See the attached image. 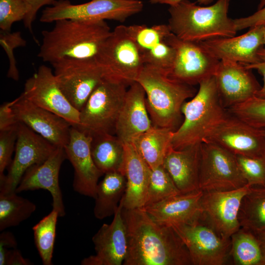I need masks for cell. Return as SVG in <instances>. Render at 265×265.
Wrapping results in <instances>:
<instances>
[{
  "instance_id": "obj_49",
  "label": "cell",
  "mask_w": 265,
  "mask_h": 265,
  "mask_svg": "<svg viewBox=\"0 0 265 265\" xmlns=\"http://www.w3.org/2000/svg\"><path fill=\"white\" fill-rule=\"evenodd\" d=\"M263 48H262L260 53L262 61L265 59V25H264L263 28Z\"/></svg>"
},
{
  "instance_id": "obj_16",
  "label": "cell",
  "mask_w": 265,
  "mask_h": 265,
  "mask_svg": "<svg viewBox=\"0 0 265 265\" xmlns=\"http://www.w3.org/2000/svg\"><path fill=\"white\" fill-rule=\"evenodd\" d=\"M92 140L91 136L72 126L69 142L64 149L67 159L74 169V190L80 194L94 198L99 179L104 174L93 160Z\"/></svg>"
},
{
  "instance_id": "obj_42",
  "label": "cell",
  "mask_w": 265,
  "mask_h": 265,
  "mask_svg": "<svg viewBox=\"0 0 265 265\" xmlns=\"http://www.w3.org/2000/svg\"><path fill=\"white\" fill-rule=\"evenodd\" d=\"M19 123L12 107V101L1 105L0 107V131L15 128Z\"/></svg>"
},
{
  "instance_id": "obj_1",
  "label": "cell",
  "mask_w": 265,
  "mask_h": 265,
  "mask_svg": "<svg viewBox=\"0 0 265 265\" xmlns=\"http://www.w3.org/2000/svg\"><path fill=\"white\" fill-rule=\"evenodd\" d=\"M122 214L127 230L124 265H190L189 251L172 226L154 221L143 208Z\"/></svg>"
},
{
  "instance_id": "obj_25",
  "label": "cell",
  "mask_w": 265,
  "mask_h": 265,
  "mask_svg": "<svg viewBox=\"0 0 265 265\" xmlns=\"http://www.w3.org/2000/svg\"><path fill=\"white\" fill-rule=\"evenodd\" d=\"M201 144L180 150L171 147L164 159L163 166L181 193L200 190Z\"/></svg>"
},
{
  "instance_id": "obj_4",
  "label": "cell",
  "mask_w": 265,
  "mask_h": 265,
  "mask_svg": "<svg viewBox=\"0 0 265 265\" xmlns=\"http://www.w3.org/2000/svg\"><path fill=\"white\" fill-rule=\"evenodd\" d=\"M230 0H217L210 6L183 0L170 6L168 26L179 38L193 42L236 36L234 19L228 15Z\"/></svg>"
},
{
  "instance_id": "obj_19",
  "label": "cell",
  "mask_w": 265,
  "mask_h": 265,
  "mask_svg": "<svg viewBox=\"0 0 265 265\" xmlns=\"http://www.w3.org/2000/svg\"><path fill=\"white\" fill-rule=\"evenodd\" d=\"M123 200L114 214L112 221L104 224L93 236L95 254L83 259L82 265H121L128 250L126 225L123 217Z\"/></svg>"
},
{
  "instance_id": "obj_29",
  "label": "cell",
  "mask_w": 265,
  "mask_h": 265,
  "mask_svg": "<svg viewBox=\"0 0 265 265\" xmlns=\"http://www.w3.org/2000/svg\"><path fill=\"white\" fill-rule=\"evenodd\" d=\"M91 153L96 166L104 175L113 172L124 174V145L116 135L105 134L92 137Z\"/></svg>"
},
{
  "instance_id": "obj_45",
  "label": "cell",
  "mask_w": 265,
  "mask_h": 265,
  "mask_svg": "<svg viewBox=\"0 0 265 265\" xmlns=\"http://www.w3.org/2000/svg\"><path fill=\"white\" fill-rule=\"evenodd\" d=\"M17 242L14 235L8 231L0 234V265H6V256L9 248H17Z\"/></svg>"
},
{
  "instance_id": "obj_44",
  "label": "cell",
  "mask_w": 265,
  "mask_h": 265,
  "mask_svg": "<svg viewBox=\"0 0 265 265\" xmlns=\"http://www.w3.org/2000/svg\"><path fill=\"white\" fill-rule=\"evenodd\" d=\"M28 5L29 10L23 20L25 27L33 34L32 25L39 10L47 5H52L56 0H23Z\"/></svg>"
},
{
  "instance_id": "obj_30",
  "label": "cell",
  "mask_w": 265,
  "mask_h": 265,
  "mask_svg": "<svg viewBox=\"0 0 265 265\" xmlns=\"http://www.w3.org/2000/svg\"><path fill=\"white\" fill-rule=\"evenodd\" d=\"M16 191L0 193V231L16 226L35 211L32 202L17 194Z\"/></svg>"
},
{
  "instance_id": "obj_51",
  "label": "cell",
  "mask_w": 265,
  "mask_h": 265,
  "mask_svg": "<svg viewBox=\"0 0 265 265\" xmlns=\"http://www.w3.org/2000/svg\"><path fill=\"white\" fill-rule=\"evenodd\" d=\"M261 133L262 134V136L264 139V140L265 141V129H260Z\"/></svg>"
},
{
  "instance_id": "obj_21",
  "label": "cell",
  "mask_w": 265,
  "mask_h": 265,
  "mask_svg": "<svg viewBox=\"0 0 265 265\" xmlns=\"http://www.w3.org/2000/svg\"><path fill=\"white\" fill-rule=\"evenodd\" d=\"M263 28L264 25H258L239 36L214 38L200 43L219 60L254 64L262 61Z\"/></svg>"
},
{
  "instance_id": "obj_50",
  "label": "cell",
  "mask_w": 265,
  "mask_h": 265,
  "mask_svg": "<svg viewBox=\"0 0 265 265\" xmlns=\"http://www.w3.org/2000/svg\"><path fill=\"white\" fill-rule=\"evenodd\" d=\"M265 6V0H259V3L258 5V9H260Z\"/></svg>"
},
{
  "instance_id": "obj_2",
  "label": "cell",
  "mask_w": 265,
  "mask_h": 265,
  "mask_svg": "<svg viewBox=\"0 0 265 265\" xmlns=\"http://www.w3.org/2000/svg\"><path fill=\"white\" fill-rule=\"evenodd\" d=\"M54 23L52 29L42 32L38 54L51 64L66 57L94 58L111 32L105 21L61 19Z\"/></svg>"
},
{
  "instance_id": "obj_8",
  "label": "cell",
  "mask_w": 265,
  "mask_h": 265,
  "mask_svg": "<svg viewBox=\"0 0 265 265\" xmlns=\"http://www.w3.org/2000/svg\"><path fill=\"white\" fill-rule=\"evenodd\" d=\"M143 6L140 0H91L79 4H72L69 0H59L42 11L40 21L50 23L61 19H74L124 22L140 12Z\"/></svg>"
},
{
  "instance_id": "obj_13",
  "label": "cell",
  "mask_w": 265,
  "mask_h": 265,
  "mask_svg": "<svg viewBox=\"0 0 265 265\" xmlns=\"http://www.w3.org/2000/svg\"><path fill=\"white\" fill-rule=\"evenodd\" d=\"M250 186L247 185L231 190L203 191L200 221L211 227L222 238L230 239L240 228L239 210Z\"/></svg>"
},
{
  "instance_id": "obj_43",
  "label": "cell",
  "mask_w": 265,
  "mask_h": 265,
  "mask_svg": "<svg viewBox=\"0 0 265 265\" xmlns=\"http://www.w3.org/2000/svg\"><path fill=\"white\" fill-rule=\"evenodd\" d=\"M234 21L237 31L265 25V6L249 16L237 18Z\"/></svg>"
},
{
  "instance_id": "obj_3",
  "label": "cell",
  "mask_w": 265,
  "mask_h": 265,
  "mask_svg": "<svg viewBox=\"0 0 265 265\" xmlns=\"http://www.w3.org/2000/svg\"><path fill=\"white\" fill-rule=\"evenodd\" d=\"M199 85L195 95L182 107L184 120L173 133L174 149L205 141L230 115L220 99L213 76Z\"/></svg>"
},
{
  "instance_id": "obj_34",
  "label": "cell",
  "mask_w": 265,
  "mask_h": 265,
  "mask_svg": "<svg viewBox=\"0 0 265 265\" xmlns=\"http://www.w3.org/2000/svg\"><path fill=\"white\" fill-rule=\"evenodd\" d=\"M181 193L167 171L161 165L151 170L143 207Z\"/></svg>"
},
{
  "instance_id": "obj_37",
  "label": "cell",
  "mask_w": 265,
  "mask_h": 265,
  "mask_svg": "<svg viewBox=\"0 0 265 265\" xmlns=\"http://www.w3.org/2000/svg\"><path fill=\"white\" fill-rule=\"evenodd\" d=\"M142 56L144 64L156 67L168 74L174 62L175 51L164 40L142 52Z\"/></svg>"
},
{
  "instance_id": "obj_33",
  "label": "cell",
  "mask_w": 265,
  "mask_h": 265,
  "mask_svg": "<svg viewBox=\"0 0 265 265\" xmlns=\"http://www.w3.org/2000/svg\"><path fill=\"white\" fill-rule=\"evenodd\" d=\"M58 213L52 210L32 227L35 246L44 265H53L52 259Z\"/></svg>"
},
{
  "instance_id": "obj_26",
  "label": "cell",
  "mask_w": 265,
  "mask_h": 265,
  "mask_svg": "<svg viewBox=\"0 0 265 265\" xmlns=\"http://www.w3.org/2000/svg\"><path fill=\"white\" fill-rule=\"evenodd\" d=\"M124 173L126 188L122 198L123 208H143L149 182L151 169L130 143L124 144Z\"/></svg>"
},
{
  "instance_id": "obj_38",
  "label": "cell",
  "mask_w": 265,
  "mask_h": 265,
  "mask_svg": "<svg viewBox=\"0 0 265 265\" xmlns=\"http://www.w3.org/2000/svg\"><path fill=\"white\" fill-rule=\"evenodd\" d=\"M242 176L250 186H265V158H251L235 156Z\"/></svg>"
},
{
  "instance_id": "obj_17",
  "label": "cell",
  "mask_w": 265,
  "mask_h": 265,
  "mask_svg": "<svg viewBox=\"0 0 265 265\" xmlns=\"http://www.w3.org/2000/svg\"><path fill=\"white\" fill-rule=\"evenodd\" d=\"M16 118L57 147H64L72 125L63 118L30 102L23 93L12 101Z\"/></svg>"
},
{
  "instance_id": "obj_39",
  "label": "cell",
  "mask_w": 265,
  "mask_h": 265,
  "mask_svg": "<svg viewBox=\"0 0 265 265\" xmlns=\"http://www.w3.org/2000/svg\"><path fill=\"white\" fill-rule=\"evenodd\" d=\"M29 10L23 0H0V30L11 31L13 24L24 20Z\"/></svg>"
},
{
  "instance_id": "obj_48",
  "label": "cell",
  "mask_w": 265,
  "mask_h": 265,
  "mask_svg": "<svg viewBox=\"0 0 265 265\" xmlns=\"http://www.w3.org/2000/svg\"><path fill=\"white\" fill-rule=\"evenodd\" d=\"M183 0H149L151 4H164L171 6L178 3ZM213 0H197L200 4L207 5L212 3Z\"/></svg>"
},
{
  "instance_id": "obj_35",
  "label": "cell",
  "mask_w": 265,
  "mask_h": 265,
  "mask_svg": "<svg viewBox=\"0 0 265 265\" xmlns=\"http://www.w3.org/2000/svg\"><path fill=\"white\" fill-rule=\"evenodd\" d=\"M232 115L258 129H265V97L253 96L227 109Z\"/></svg>"
},
{
  "instance_id": "obj_12",
  "label": "cell",
  "mask_w": 265,
  "mask_h": 265,
  "mask_svg": "<svg viewBox=\"0 0 265 265\" xmlns=\"http://www.w3.org/2000/svg\"><path fill=\"white\" fill-rule=\"evenodd\" d=\"M57 148L25 124L19 123L15 156L7 174L0 178V193L15 191L26 170L44 162Z\"/></svg>"
},
{
  "instance_id": "obj_6",
  "label": "cell",
  "mask_w": 265,
  "mask_h": 265,
  "mask_svg": "<svg viewBox=\"0 0 265 265\" xmlns=\"http://www.w3.org/2000/svg\"><path fill=\"white\" fill-rule=\"evenodd\" d=\"M128 86L124 82L104 78L80 111V124L76 127L92 137L114 134Z\"/></svg>"
},
{
  "instance_id": "obj_18",
  "label": "cell",
  "mask_w": 265,
  "mask_h": 265,
  "mask_svg": "<svg viewBox=\"0 0 265 265\" xmlns=\"http://www.w3.org/2000/svg\"><path fill=\"white\" fill-rule=\"evenodd\" d=\"M205 141L215 143L235 156L265 158V141L260 129L230 114Z\"/></svg>"
},
{
  "instance_id": "obj_11",
  "label": "cell",
  "mask_w": 265,
  "mask_h": 265,
  "mask_svg": "<svg viewBox=\"0 0 265 265\" xmlns=\"http://www.w3.org/2000/svg\"><path fill=\"white\" fill-rule=\"evenodd\" d=\"M164 41L175 51L174 62L168 74L170 78L194 86L214 75L220 60L200 42L184 40L172 32Z\"/></svg>"
},
{
  "instance_id": "obj_27",
  "label": "cell",
  "mask_w": 265,
  "mask_h": 265,
  "mask_svg": "<svg viewBox=\"0 0 265 265\" xmlns=\"http://www.w3.org/2000/svg\"><path fill=\"white\" fill-rule=\"evenodd\" d=\"M174 131L153 126L133 138L131 143L151 170L162 165L172 147Z\"/></svg>"
},
{
  "instance_id": "obj_15",
  "label": "cell",
  "mask_w": 265,
  "mask_h": 265,
  "mask_svg": "<svg viewBox=\"0 0 265 265\" xmlns=\"http://www.w3.org/2000/svg\"><path fill=\"white\" fill-rule=\"evenodd\" d=\"M22 93L34 105L60 116L72 126L79 125L80 111L63 93L53 72L48 66L41 65L26 80Z\"/></svg>"
},
{
  "instance_id": "obj_9",
  "label": "cell",
  "mask_w": 265,
  "mask_h": 265,
  "mask_svg": "<svg viewBox=\"0 0 265 265\" xmlns=\"http://www.w3.org/2000/svg\"><path fill=\"white\" fill-rule=\"evenodd\" d=\"M58 85L70 103L80 111L104 79L94 58L66 57L52 63Z\"/></svg>"
},
{
  "instance_id": "obj_36",
  "label": "cell",
  "mask_w": 265,
  "mask_h": 265,
  "mask_svg": "<svg viewBox=\"0 0 265 265\" xmlns=\"http://www.w3.org/2000/svg\"><path fill=\"white\" fill-rule=\"evenodd\" d=\"M131 37L138 46L141 53L164 40L171 32L168 25L160 24L148 27L144 25L127 26Z\"/></svg>"
},
{
  "instance_id": "obj_10",
  "label": "cell",
  "mask_w": 265,
  "mask_h": 265,
  "mask_svg": "<svg viewBox=\"0 0 265 265\" xmlns=\"http://www.w3.org/2000/svg\"><path fill=\"white\" fill-rule=\"evenodd\" d=\"M247 185L235 155L212 142L205 141L201 144L200 190H231Z\"/></svg>"
},
{
  "instance_id": "obj_47",
  "label": "cell",
  "mask_w": 265,
  "mask_h": 265,
  "mask_svg": "<svg viewBox=\"0 0 265 265\" xmlns=\"http://www.w3.org/2000/svg\"><path fill=\"white\" fill-rule=\"evenodd\" d=\"M248 69L256 70L263 77V85L261 89L258 91L256 96L265 98V59L254 64L245 65Z\"/></svg>"
},
{
  "instance_id": "obj_52",
  "label": "cell",
  "mask_w": 265,
  "mask_h": 265,
  "mask_svg": "<svg viewBox=\"0 0 265 265\" xmlns=\"http://www.w3.org/2000/svg\"><path fill=\"white\" fill-rule=\"evenodd\" d=\"M262 248L263 253L264 254L265 257V240H264V246H263V247H262Z\"/></svg>"
},
{
  "instance_id": "obj_7",
  "label": "cell",
  "mask_w": 265,
  "mask_h": 265,
  "mask_svg": "<svg viewBox=\"0 0 265 265\" xmlns=\"http://www.w3.org/2000/svg\"><path fill=\"white\" fill-rule=\"evenodd\" d=\"M94 58L104 78L122 81L129 86L136 81L144 65L142 53L124 25L118 26L111 31Z\"/></svg>"
},
{
  "instance_id": "obj_31",
  "label": "cell",
  "mask_w": 265,
  "mask_h": 265,
  "mask_svg": "<svg viewBox=\"0 0 265 265\" xmlns=\"http://www.w3.org/2000/svg\"><path fill=\"white\" fill-rule=\"evenodd\" d=\"M230 255L234 264L259 265L265 261L262 248L250 231L240 227L231 237Z\"/></svg>"
},
{
  "instance_id": "obj_22",
  "label": "cell",
  "mask_w": 265,
  "mask_h": 265,
  "mask_svg": "<svg viewBox=\"0 0 265 265\" xmlns=\"http://www.w3.org/2000/svg\"><path fill=\"white\" fill-rule=\"evenodd\" d=\"M67 159L64 149L57 147L44 162L35 164L26 170L15 191L43 189L49 191L52 197L53 210L59 217L65 215L62 194L59 184V173L61 164Z\"/></svg>"
},
{
  "instance_id": "obj_32",
  "label": "cell",
  "mask_w": 265,
  "mask_h": 265,
  "mask_svg": "<svg viewBox=\"0 0 265 265\" xmlns=\"http://www.w3.org/2000/svg\"><path fill=\"white\" fill-rule=\"evenodd\" d=\"M238 218L241 228L249 231L265 229V189L250 186L242 199Z\"/></svg>"
},
{
  "instance_id": "obj_40",
  "label": "cell",
  "mask_w": 265,
  "mask_h": 265,
  "mask_svg": "<svg viewBox=\"0 0 265 265\" xmlns=\"http://www.w3.org/2000/svg\"><path fill=\"white\" fill-rule=\"evenodd\" d=\"M0 44L7 55L9 67L7 77L15 81L19 79V73L16 66V59L13 51L15 49L26 46V41L22 37L19 31L0 30Z\"/></svg>"
},
{
  "instance_id": "obj_14",
  "label": "cell",
  "mask_w": 265,
  "mask_h": 265,
  "mask_svg": "<svg viewBox=\"0 0 265 265\" xmlns=\"http://www.w3.org/2000/svg\"><path fill=\"white\" fill-rule=\"evenodd\" d=\"M186 246L193 265H224L230 256L231 239L220 237L200 221L172 226Z\"/></svg>"
},
{
  "instance_id": "obj_23",
  "label": "cell",
  "mask_w": 265,
  "mask_h": 265,
  "mask_svg": "<svg viewBox=\"0 0 265 265\" xmlns=\"http://www.w3.org/2000/svg\"><path fill=\"white\" fill-rule=\"evenodd\" d=\"M153 127L142 86L135 81L127 89L115 126V133L124 144Z\"/></svg>"
},
{
  "instance_id": "obj_46",
  "label": "cell",
  "mask_w": 265,
  "mask_h": 265,
  "mask_svg": "<svg viewBox=\"0 0 265 265\" xmlns=\"http://www.w3.org/2000/svg\"><path fill=\"white\" fill-rule=\"evenodd\" d=\"M32 263L28 259L25 258L20 250L17 248L11 249L6 256V265H30Z\"/></svg>"
},
{
  "instance_id": "obj_41",
  "label": "cell",
  "mask_w": 265,
  "mask_h": 265,
  "mask_svg": "<svg viewBox=\"0 0 265 265\" xmlns=\"http://www.w3.org/2000/svg\"><path fill=\"white\" fill-rule=\"evenodd\" d=\"M17 128L18 126L11 130L0 131V178L4 175V170L8 168L12 160L11 158L15 150L17 138Z\"/></svg>"
},
{
  "instance_id": "obj_28",
  "label": "cell",
  "mask_w": 265,
  "mask_h": 265,
  "mask_svg": "<svg viewBox=\"0 0 265 265\" xmlns=\"http://www.w3.org/2000/svg\"><path fill=\"white\" fill-rule=\"evenodd\" d=\"M126 188L124 174L118 172L105 174L103 180L98 183L94 198L95 217L102 220L114 215L125 194Z\"/></svg>"
},
{
  "instance_id": "obj_24",
  "label": "cell",
  "mask_w": 265,
  "mask_h": 265,
  "mask_svg": "<svg viewBox=\"0 0 265 265\" xmlns=\"http://www.w3.org/2000/svg\"><path fill=\"white\" fill-rule=\"evenodd\" d=\"M201 190L181 193L143 208L156 222L166 225L192 224L200 221Z\"/></svg>"
},
{
  "instance_id": "obj_20",
  "label": "cell",
  "mask_w": 265,
  "mask_h": 265,
  "mask_svg": "<svg viewBox=\"0 0 265 265\" xmlns=\"http://www.w3.org/2000/svg\"><path fill=\"white\" fill-rule=\"evenodd\" d=\"M251 71L238 62L220 60L213 76L220 99L227 109L256 96L261 89L262 86Z\"/></svg>"
},
{
  "instance_id": "obj_5",
  "label": "cell",
  "mask_w": 265,
  "mask_h": 265,
  "mask_svg": "<svg viewBox=\"0 0 265 265\" xmlns=\"http://www.w3.org/2000/svg\"><path fill=\"white\" fill-rule=\"evenodd\" d=\"M136 81L145 92L153 126L177 129L183 104L197 91L193 86L173 80L164 71L149 64H144Z\"/></svg>"
}]
</instances>
